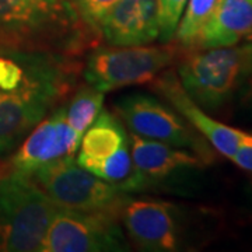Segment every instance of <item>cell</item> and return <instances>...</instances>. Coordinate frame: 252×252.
Listing matches in <instances>:
<instances>
[{"label":"cell","instance_id":"obj_5","mask_svg":"<svg viewBox=\"0 0 252 252\" xmlns=\"http://www.w3.org/2000/svg\"><path fill=\"white\" fill-rule=\"evenodd\" d=\"M182 54L177 45L95 46L84 61L81 76L97 90H118L144 84L167 70Z\"/></svg>","mask_w":252,"mask_h":252},{"label":"cell","instance_id":"obj_12","mask_svg":"<svg viewBox=\"0 0 252 252\" xmlns=\"http://www.w3.org/2000/svg\"><path fill=\"white\" fill-rule=\"evenodd\" d=\"M152 87L156 93L167 99V102L192 126L199 135L207 140V143L221 156L231 158L234 154L243 130L225 125L212 118L199 104L188 95L182 87L177 72L164 70L153 81Z\"/></svg>","mask_w":252,"mask_h":252},{"label":"cell","instance_id":"obj_1","mask_svg":"<svg viewBox=\"0 0 252 252\" xmlns=\"http://www.w3.org/2000/svg\"><path fill=\"white\" fill-rule=\"evenodd\" d=\"M81 69L79 58L72 55L0 49V154L16 149L72 95Z\"/></svg>","mask_w":252,"mask_h":252},{"label":"cell","instance_id":"obj_13","mask_svg":"<svg viewBox=\"0 0 252 252\" xmlns=\"http://www.w3.org/2000/svg\"><path fill=\"white\" fill-rule=\"evenodd\" d=\"M130 153L143 189L174 172L203 168L210 162L192 150L156 142L135 133H130Z\"/></svg>","mask_w":252,"mask_h":252},{"label":"cell","instance_id":"obj_3","mask_svg":"<svg viewBox=\"0 0 252 252\" xmlns=\"http://www.w3.org/2000/svg\"><path fill=\"white\" fill-rule=\"evenodd\" d=\"M177 76L203 109L230 104L252 76V42L182 52Z\"/></svg>","mask_w":252,"mask_h":252},{"label":"cell","instance_id":"obj_8","mask_svg":"<svg viewBox=\"0 0 252 252\" xmlns=\"http://www.w3.org/2000/svg\"><path fill=\"white\" fill-rule=\"evenodd\" d=\"M119 119L130 133L156 142L188 149L213 160V152L207 140L189 125L180 114L160 99L146 94H132L121 98L115 105Z\"/></svg>","mask_w":252,"mask_h":252},{"label":"cell","instance_id":"obj_2","mask_svg":"<svg viewBox=\"0 0 252 252\" xmlns=\"http://www.w3.org/2000/svg\"><path fill=\"white\" fill-rule=\"evenodd\" d=\"M99 36L83 23L70 0H0V49L80 58L98 45Z\"/></svg>","mask_w":252,"mask_h":252},{"label":"cell","instance_id":"obj_21","mask_svg":"<svg viewBox=\"0 0 252 252\" xmlns=\"http://www.w3.org/2000/svg\"><path fill=\"white\" fill-rule=\"evenodd\" d=\"M238 99H240V104L244 108L252 112V76L245 81L244 87L238 94Z\"/></svg>","mask_w":252,"mask_h":252},{"label":"cell","instance_id":"obj_22","mask_svg":"<svg viewBox=\"0 0 252 252\" xmlns=\"http://www.w3.org/2000/svg\"><path fill=\"white\" fill-rule=\"evenodd\" d=\"M247 190H248V193L251 195L252 198V178L250 180V182H248V187H247Z\"/></svg>","mask_w":252,"mask_h":252},{"label":"cell","instance_id":"obj_18","mask_svg":"<svg viewBox=\"0 0 252 252\" xmlns=\"http://www.w3.org/2000/svg\"><path fill=\"white\" fill-rule=\"evenodd\" d=\"M188 0H158V39L168 44L174 39V34Z\"/></svg>","mask_w":252,"mask_h":252},{"label":"cell","instance_id":"obj_20","mask_svg":"<svg viewBox=\"0 0 252 252\" xmlns=\"http://www.w3.org/2000/svg\"><path fill=\"white\" fill-rule=\"evenodd\" d=\"M230 160H233L240 168L252 172V133L243 132L240 143Z\"/></svg>","mask_w":252,"mask_h":252},{"label":"cell","instance_id":"obj_7","mask_svg":"<svg viewBox=\"0 0 252 252\" xmlns=\"http://www.w3.org/2000/svg\"><path fill=\"white\" fill-rule=\"evenodd\" d=\"M76 161L125 192L142 190L130 153V136L118 115L102 111L81 137Z\"/></svg>","mask_w":252,"mask_h":252},{"label":"cell","instance_id":"obj_14","mask_svg":"<svg viewBox=\"0 0 252 252\" xmlns=\"http://www.w3.org/2000/svg\"><path fill=\"white\" fill-rule=\"evenodd\" d=\"M139 0H119L99 24L101 38L108 45H147L158 39V20Z\"/></svg>","mask_w":252,"mask_h":252},{"label":"cell","instance_id":"obj_4","mask_svg":"<svg viewBox=\"0 0 252 252\" xmlns=\"http://www.w3.org/2000/svg\"><path fill=\"white\" fill-rule=\"evenodd\" d=\"M56 209L31 177L0 175V251L41 252Z\"/></svg>","mask_w":252,"mask_h":252},{"label":"cell","instance_id":"obj_11","mask_svg":"<svg viewBox=\"0 0 252 252\" xmlns=\"http://www.w3.org/2000/svg\"><path fill=\"white\" fill-rule=\"evenodd\" d=\"M80 139L74 135L66 121V107H58L46 115L28 133L14 154L1 168L3 174H32L49 162L73 156L80 146Z\"/></svg>","mask_w":252,"mask_h":252},{"label":"cell","instance_id":"obj_10","mask_svg":"<svg viewBox=\"0 0 252 252\" xmlns=\"http://www.w3.org/2000/svg\"><path fill=\"white\" fill-rule=\"evenodd\" d=\"M119 220L130 241L142 251L172 252L182 245V213L174 203L154 199L125 202Z\"/></svg>","mask_w":252,"mask_h":252},{"label":"cell","instance_id":"obj_15","mask_svg":"<svg viewBox=\"0 0 252 252\" xmlns=\"http://www.w3.org/2000/svg\"><path fill=\"white\" fill-rule=\"evenodd\" d=\"M252 31V0H217L196 49L237 45ZM195 49V51H196Z\"/></svg>","mask_w":252,"mask_h":252},{"label":"cell","instance_id":"obj_6","mask_svg":"<svg viewBox=\"0 0 252 252\" xmlns=\"http://www.w3.org/2000/svg\"><path fill=\"white\" fill-rule=\"evenodd\" d=\"M32 180L58 207L119 217L127 192L101 180L67 156L36 170Z\"/></svg>","mask_w":252,"mask_h":252},{"label":"cell","instance_id":"obj_17","mask_svg":"<svg viewBox=\"0 0 252 252\" xmlns=\"http://www.w3.org/2000/svg\"><path fill=\"white\" fill-rule=\"evenodd\" d=\"M104 104V93L90 84H83L72 95L66 107V121L74 135L81 140L87 127L98 117Z\"/></svg>","mask_w":252,"mask_h":252},{"label":"cell","instance_id":"obj_9","mask_svg":"<svg viewBox=\"0 0 252 252\" xmlns=\"http://www.w3.org/2000/svg\"><path fill=\"white\" fill-rule=\"evenodd\" d=\"M129 243L119 217L58 207L41 252H124Z\"/></svg>","mask_w":252,"mask_h":252},{"label":"cell","instance_id":"obj_19","mask_svg":"<svg viewBox=\"0 0 252 252\" xmlns=\"http://www.w3.org/2000/svg\"><path fill=\"white\" fill-rule=\"evenodd\" d=\"M86 26L99 32V24L119 0H70Z\"/></svg>","mask_w":252,"mask_h":252},{"label":"cell","instance_id":"obj_16","mask_svg":"<svg viewBox=\"0 0 252 252\" xmlns=\"http://www.w3.org/2000/svg\"><path fill=\"white\" fill-rule=\"evenodd\" d=\"M217 0H188L174 34V42L182 52L195 51L199 36L216 9Z\"/></svg>","mask_w":252,"mask_h":252},{"label":"cell","instance_id":"obj_23","mask_svg":"<svg viewBox=\"0 0 252 252\" xmlns=\"http://www.w3.org/2000/svg\"><path fill=\"white\" fill-rule=\"evenodd\" d=\"M245 41H247V42H252V31H251V34L247 36V39H245Z\"/></svg>","mask_w":252,"mask_h":252}]
</instances>
